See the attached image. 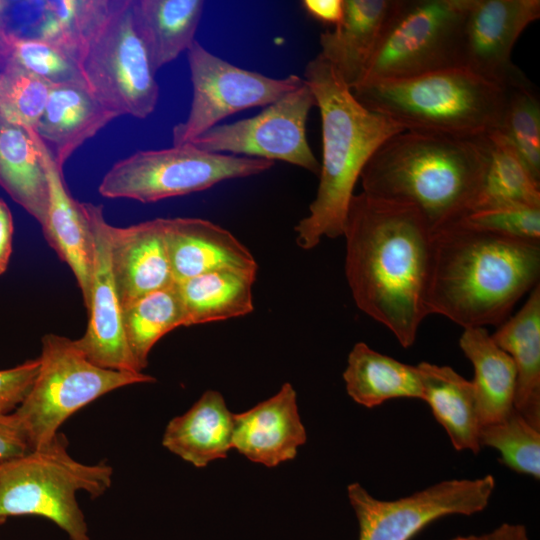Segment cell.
Returning a JSON list of instances; mask_svg holds the SVG:
<instances>
[{
    "label": "cell",
    "mask_w": 540,
    "mask_h": 540,
    "mask_svg": "<svg viewBox=\"0 0 540 540\" xmlns=\"http://www.w3.org/2000/svg\"><path fill=\"white\" fill-rule=\"evenodd\" d=\"M343 236L355 304L409 348L428 316L429 226L416 208L361 192L350 201Z\"/></svg>",
    "instance_id": "1"
},
{
    "label": "cell",
    "mask_w": 540,
    "mask_h": 540,
    "mask_svg": "<svg viewBox=\"0 0 540 540\" xmlns=\"http://www.w3.org/2000/svg\"><path fill=\"white\" fill-rule=\"evenodd\" d=\"M539 277L540 241L460 221L432 233L426 310L464 329L499 326Z\"/></svg>",
    "instance_id": "2"
},
{
    "label": "cell",
    "mask_w": 540,
    "mask_h": 540,
    "mask_svg": "<svg viewBox=\"0 0 540 540\" xmlns=\"http://www.w3.org/2000/svg\"><path fill=\"white\" fill-rule=\"evenodd\" d=\"M485 166L480 135L403 130L377 148L359 180L369 196L416 208L433 233L474 209Z\"/></svg>",
    "instance_id": "3"
},
{
    "label": "cell",
    "mask_w": 540,
    "mask_h": 540,
    "mask_svg": "<svg viewBox=\"0 0 540 540\" xmlns=\"http://www.w3.org/2000/svg\"><path fill=\"white\" fill-rule=\"evenodd\" d=\"M304 80L314 95L322 129L317 193L308 215L295 227L297 245L310 250L323 237L343 236L353 191L366 163L385 140L405 129L360 104L319 54L307 63Z\"/></svg>",
    "instance_id": "4"
},
{
    "label": "cell",
    "mask_w": 540,
    "mask_h": 540,
    "mask_svg": "<svg viewBox=\"0 0 540 540\" xmlns=\"http://www.w3.org/2000/svg\"><path fill=\"white\" fill-rule=\"evenodd\" d=\"M351 91L364 107L405 130L457 137L498 129L506 101L505 88L462 67L365 82Z\"/></svg>",
    "instance_id": "5"
},
{
    "label": "cell",
    "mask_w": 540,
    "mask_h": 540,
    "mask_svg": "<svg viewBox=\"0 0 540 540\" xmlns=\"http://www.w3.org/2000/svg\"><path fill=\"white\" fill-rule=\"evenodd\" d=\"M107 464H84L67 451L58 433L47 444L24 455L0 461V518L36 515L61 528L70 540H91L76 494H104L112 483Z\"/></svg>",
    "instance_id": "6"
},
{
    "label": "cell",
    "mask_w": 540,
    "mask_h": 540,
    "mask_svg": "<svg viewBox=\"0 0 540 540\" xmlns=\"http://www.w3.org/2000/svg\"><path fill=\"white\" fill-rule=\"evenodd\" d=\"M75 60L88 91L118 116L144 119L155 110L159 85L134 23L131 0H109Z\"/></svg>",
    "instance_id": "7"
},
{
    "label": "cell",
    "mask_w": 540,
    "mask_h": 540,
    "mask_svg": "<svg viewBox=\"0 0 540 540\" xmlns=\"http://www.w3.org/2000/svg\"><path fill=\"white\" fill-rule=\"evenodd\" d=\"M39 359L36 379L13 411L31 449L51 441L70 416L99 397L128 385L156 381L143 372L99 367L88 360L75 340L54 333L42 337Z\"/></svg>",
    "instance_id": "8"
},
{
    "label": "cell",
    "mask_w": 540,
    "mask_h": 540,
    "mask_svg": "<svg viewBox=\"0 0 540 540\" xmlns=\"http://www.w3.org/2000/svg\"><path fill=\"white\" fill-rule=\"evenodd\" d=\"M471 2L394 0L362 83L459 67L462 28Z\"/></svg>",
    "instance_id": "9"
},
{
    "label": "cell",
    "mask_w": 540,
    "mask_h": 540,
    "mask_svg": "<svg viewBox=\"0 0 540 540\" xmlns=\"http://www.w3.org/2000/svg\"><path fill=\"white\" fill-rule=\"evenodd\" d=\"M273 165L272 161L211 153L186 143L139 150L117 161L102 178L98 191L105 198L153 203L258 175Z\"/></svg>",
    "instance_id": "10"
},
{
    "label": "cell",
    "mask_w": 540,
    "mask_h": 540,
    "mask_svg": "<svg viewBox=\"0 0 540 540\" xmlns=\"http://www.w3.org/2000/svg\"><path fill=\"white\" fill-rule=\"evenodd\" d=\"M192 102L187 118L172 129L173 145L189 143L237 112L265 107L297 89V75L272 78L212 54L198 41L187 50Z\"/></svg>",
    "instance_id": "11"
},
{
    "label": "cell",
    "mask_w": 540,
    "mask_h": 540,
    "mask_svg": "<svg viewBox=\"0 0 540 540\" xmlns=\"http://www.w3.org/2000/svg\"><path fill=\"white\" fill-rule=\"evenodd\" d=\"M495 489L488 474L476 479H451L396 500L373 497L361 484L348 486V498L359 524L358 540H411L430 523L449 515L484 510Z\"/></svg>",
    "instance_id": "12"
},
{
    "label": "cell",
    "mask_w": 540,
    "mask_h": 540,
    "mask_svg": "<svg viewBox=\"0 0 540 540\" xmlns=\"http://www.w3.org/2000/svg\"><path fill=\"white\" fill-rule=\"evenodd\" d=\"M314 106V95L304 80L257 115L218 124L189 143L211 153L279 160L318 174L320 164L306 137V122Z\"/></svg>",
    "instance_id": "13"
},
{
    "label": "cell",
    "mask_w": 540,
    "mask_h": 540,
    "mask_svg": "<svg viewBox=\"0 0 540 540\" xmlns=\"http://www.w3.org/2000/svg\"><path fill=\"white\" fill-rule=\"evenodd\" d=\"M539 17V0H472L462 28L459 67L503 88L530 82L511 55L522 32Z\"/></svg>",
    "instance_id": "14"
},
{
    "label": "cell",
    "mask_w": 540,
    "mask_h": 540,
    "mask_svg": "<svg viewBox=\"0 0 540 540\" xmlns=\"http://www.w3.org/2000/svg\"><path fill=\"white\" fill-rule=\"evenodd\" d=\"M93 242L87 328L76 345L93 364L116 371L141 372L128 347L122 305L112 273L108 225L103 206L81 203Z\"/></svg>",
    "instance_id": "15"
},
{
    "label": "cell",
    "mask_w": 540,
    "mask_h": 540,
    "mask_svg": "<svg viewBox=\"0 0 540 540\" xmlns=\"http://www.w3.org/2000/svg\"><path fill=\"white\" fill-rule=\"evenodd\" d=\"M306 440L290 383L251 409L234 414L232 448L252 462L274 467L292 460Z\"/></svg>",
    "instance_id": "16"
},
{
    "label": "cell",
    "mask_w": 540,
    "mask_h": 540,
    "mask_svg": "<svg viewBox=\"0 0 540 540\" xmlns=\"http://www.w3.org/2000/svg\"><path fill=\"white\" fill-rule=\"evenodd\" d=\"M162 222L175 282L218 270L257 272L249 249L221 226L193 217L162 218Z\"/></svg>",
    "instance_id": "17"
},
{
    "label": "cell",
    "mask_w": 540,
    "mask_h": 540,
    "mask_svg": "<svg viewBox=\"0 0 540 540\" xmlns=\"http://www.w3.org/2000/svg\"><path fill=\"white\" fill-rule=\"evenodd\" d=\"M111 267L122 307L175 283L162 218L108 225Z\"/></svg>",
    "instance_id": "18"
},
{
    "label": "cell",
    "mask_w": 540,
    "mask_h": 540,
    "mask_svg": "<svg viewBox=\"0 0 540 540\" xmlns=\"http://www.w3.org/2000/svg\"><path fill=\"white\" fill-rule=\"evenodd\" d=\"M48 182V208L42 230L50 247L71 269L81 290L85 307L90 296L93 242L89 222L69 193L62 174L47 145L31 129Z\"/></svg>",
    "instance_id": "19"
},
{
    "label": "cell",
    "mask_w": 540,
    "mask_h": 540,
    "mask_svg": "<svg viewBox=\"0 0 540 540\" xmlns=\"http://www.w3.org/2000/svg\"><path fill=\"white\" fill-rule=\"evenodd\" d=\"M83 82L53 85L45 109L33 129L61 168L72 154L115 118Z\"/></svg>",
    "instance_id": "20"
},
{
    "label": "cell",
    "mask_w": 540,
    "mask_h": 540,
    "mask_svg": "<svg viewBox=\"0 0 540 540\" xmlns=\"http://www.w3.org/2000/svg\"><path fill=\"white\" fill-rule=\"evenodd\" d=\"M394 0H344L342 20L320 34L319 55L353 90L364 79Z\"/></svg>",
    "instance_id": "21"
},
{
    "label": "cell",
    "mask_w": 540,
    "mask_h": 540,
    "mask_svg": "<svg viewBox=\"0 0 540 540\" xmlns=\"http://www.w3.org/2000/svg\"><path fill=\"white\" fill-rule=\"evenodd\" d=\"M233 427L234 414L223 396L207 390L187 412L169 421L162 444L195 467H205L232 449Z\"/></svg>",
    "instance_id": "22"
},
{
    "label": "cell",
    "mask_w": 540,
    "mask_h": 540,
    "mask_svg": "<svg viewBox=\"0 0 540 540\" xmlns=\"http://www.w3.org/2000/svg\"><path fill=\"white\" fill-rule=\"evenodd\" d=\"M513 360L516 371L514 408L540 430V283L519 311L491 335Z\"/></svg>",
    "instance_id": "23"
},
{
    "label": "cell",
    "mask_w": 540,
    "mask_h": 540,
    "mask_svg": "<svg viewBox=\"0 0 540 540\" xmlns=\"http://www.w3.org/2000/svg\"><path fill=\"white\" fill-rule=\"evenodd\" d=\"M459 345L474 368L480 427L503 419L514 409L517 371L512 358L484 327L465 328Z\"/></svg>",
    "instance_id": "24"
},
{
    "label": "cell",
    "mask_w": 540,
    "mask_h": 540,
    "mask_svg": "<svg viewBox=\"0 0 540 540\" xmlns=\"http://www.w3.org/2000/svg\"><path fill=\"white\" fill-rule=\"evenodd\" d=\"M427 402L437 422L445 429L453 447L477 454L480 422L474 387L449 366L421 362L417 365Z\"/></svg>",
    "instance_id": "25"
},
{
    "label": "cell",
    "mask_w": 540,
    "mask_h": 540,
    "mask_svg": "<svg viewBox=\"0 0 540 540\" xmlns=\"http://www.w3.org/2000/svg\"><path fill=\"white\" fill-rule=\"evenodd\" d=\"M202 0H131L136 29L157 72L195 41Z\"/></svg>",
    "instance_id": "26"
},
{
    "label": "cell",
    "mask_w": 540,
    "mask_h": 540,
    "mask_svg": "<svg viewBox=\"0 0 540 540\" xmlns=\"http://www.w3.org/2000/svg\"><path fill=\"white\" fill-rule=\"evenodd\" d=\"M343 379L348 395L367 408L397 398L423 399L417 365L381 354L364 342L356 343L351 349Z\"/></svg>",
    "instance_id": "27"
},
{
    "label": "cell",
    "mask_w": 540,
    "mask_h": 540,
    "mask_svg": "<svg viewBox=\"0 0 540 540\" xmlns=\"http://www.w3.org/2000/svg\"><path fill=\"white\" fill-rule=\"evenodd\" d=\"M0 186L28 214L43 224L48 182L31 129L0 118Z\"/></svg>",
    "instance_id": "28"
},
{
    "label": "cell",
    "mask_w": 540,
    "mask_h": 540,
    "mask_svg": "<svg viewBox=\"0 0 540 540\" xmlns=\"http://www.w3.org/2000/svg\"><path fill=\"white\" fill-rule=\"evenodd\" d=\"M257 272L218 270L176 281L185 326L242 317L254 310L252 287Z\"/></svg>",
    "instance_id": "29"
},
{
    "label": "cell",
    "mask_w": 540,
    "mask_h": 540,
    "mask_svg": "<svg viewBox=\"0 0 540 540\" xmlns=\"http://www.w3.org/2000/svg\"><path fill=\"white\" fill-rule=\"evenodd\" d=\"M480 139L486 166L473 210L502 205L540 207V182L506 136L499 129H493L480 135Z\"/></svg>",
    "instance_id": "30"
},
{
    "label": "cell",
    "mask_w": 540,
    "mask_h": 540,
    "mask_svg": "<svg viewBox=\"0 0 540 540\" xmlns=\"http://www.w3.org/2000/svg\"><path fill=\"white\" fill-rule=\"evenodd\" d=\"M122 322L128 347L142 372L153 346L170 331L185 326V311L176 282L122 307Z\"/></svg>",
    "instance_id": "31"
},
{
    "label": "cell",
    "mask_w": 540,
    "mask_h": 540,
    "mask_svg": "<svg viewBox=\"0 0 540 540\" xmlns=\"http://www.w3.org/2000/svg\"><path fill=\"white\" fill-rule=\"evenodd\" d=\"M481 447L497 450L511 470L540 478V430L514 408L503 419L480 427Z\"/></svg>",
    "instance_id": "32"
},
{
    "label": "cell",
    "mask_w": 540,
    "mask_h": 540,
    "mask_svg": "<svg viewBox=\"0 0 540 540\" xmlns=\"http://www.w3.org/2000/svg\"><path fill=\"white\" fill-rule=\"evenodd\" d=\"M506 101L498 129L512 143L533 177L540 182V102L530 82L505 88Z\"/></svg>",
    "instance_id": "33"
},
{
    "label": "cell",
    "mask_w": 540,
    "mask_h": 540,
    "mask_svg": "<svg viewBox=\"0 0 540 540\" xmlns=\"http://www.w3.org/2000/svg\"><path fill=\"white\" fill-rule=\"evenodd\" d=\"M52 86L7 61L0 71V118L26 129H34L45 109Z\"/></svg>",
    "instance_id": "34"
},
{
    "label": "cell",
    "mask_w": 540,
    "mask_h": 540,
    "mask_svg": "<svg viewBox=\"0 0 540 540\" xmlns=\"http://www.w3.org/2000/svg\"><path fill=\"white\" fill-rule=\"evenodd\" d=\"M9 58L51 85L82 82L75 59L60 46L44 39L9 33Z\"/></svg>",
    "instance_id": "35"
},
{
    "label": "cell",
    "mask_w": 540,
    "mask_h": 540,
    "mask_svg": "<svg viewBox=\"0 0 540 540\" xmlns=\"http://www.w3.org/2000/svg\"><path fill=\"white\" fill-rule=\"evenodd\" d=\"M461 221L489 232L540 241V207L502 205L469 212Z\"/></svg>",
    "instance_id": "36"
},
{
    "label": "cell",
    "mask_w": 540,
    "mask_h": 540,
    "mask_svg": "<svg viewBox=\"0 0 540 540\" xmlns=\"http://www.w3.org/2000/svg\"><path fill=\"white\" fill-rule=\"evenodd\" d=\"M40 368V359L34 358L8 369L0 370V413H10L29 393Z\"/></svg>",
    "instance_id": "37"
},
{
    "label": "cell",
    "mask_w": 540,
    "mask_h": 540,
    "mask_svg": "<svg viewBox=\"0 0 540 540\" xmlns=\"http://www.w3.org/2000/svg\"><path fill=\"white\" fill-rule=\"evenodd\" d=\"M30 450L26 434L15 414L0 413V461L19 457Z\"/></svg>",
    "instance_id": "38"
},
{
    "label": "cell",
    "mask_w": 540,
    "mask_h": 540,
    "mask_svg": "<svg viewBox=\"0 0 540 540\" xmlns=\"http://www.w3.org/2000/svg\"><path fill=\"white\" fill-rule=\"evenodd\" d=\"M302 7L315 20L334 27L344 14V0H304Z\"/></svg>",
    "instance_id": "39"
},
{
    "label": "cell",
    "mask_w": 540,
    "mask_h": 540,
    "mask_svg": "<svg viewBox=\"0 0 540 540\" xmlns=\"http://www.w3.org/2000/svg\"><path fill=\"white\" fill-rule=\"evenodd\" d=\"M13 218L6 203L0 199V275L7 270L12 254Z\"/></svg>",
    "instance_id": "40"
},
{
    "label": "cell",
    "mask_w": 540,
    "mask_h": 540,
    "mask_svg": "<svg viewBox=\"0 0 540 540\" xmlns=\"http://www.w3.org/2000/svg\"><path fill=\"white\" fill-rule=\"evenodd\" d=\"M479 540H529L525 526L503 523L491 532L479 536Z\"/></svg>",
    "instance_id": "41"
},
{
    "label": "cell",
    "mask_w": 540,
    "mask_h": 540,
    "mask_svg": "<svg viewBox=\"0 0 540 540\" xmlns=\"http://www.w3.org/2000/svg\"><path fill=\"white\" fill-rule=\"evenodd\" d=\"M9 1L0 0V71L6 65L9 58V29H8V9Z\"/></svg>",
    "instance_id": "42"
},
{
    "label": "cell",
    "mask_w": 540,
    "mask_h": 540,
    "mask_svg": "<svg viewBox=\"0 0 540 540\" xmlns=\"http://www.w3.org/2000/svg\"><path fill=\"white\" fill-rule=\"evenodd\" d=\"M451 540H479V536H476V535L457 536Z\"/></svg>",
    "instance_id": "43"
},
{
    "label": "cell",
    "mask_w": 540,
    "mask_h": 540,
    "mask_svg": "<svg viewBox=\"0 0 540 540\" xmlns=\"http://www.w3.org/2000/svg\"><path fill=\"white\" fill-rule=\"evenodd\" d=\"M4 522L5 520L0 518V525H2Z\"/></svg>",
    "instance_id": "44"
}]
</instances>
